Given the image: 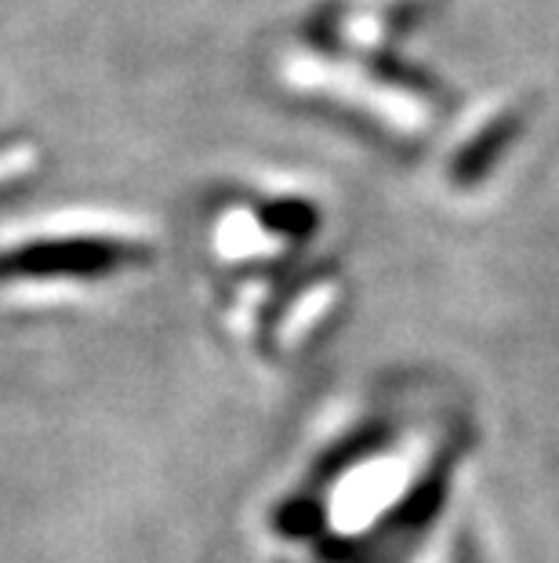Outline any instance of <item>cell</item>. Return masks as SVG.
<instances>
[]
</instances>
